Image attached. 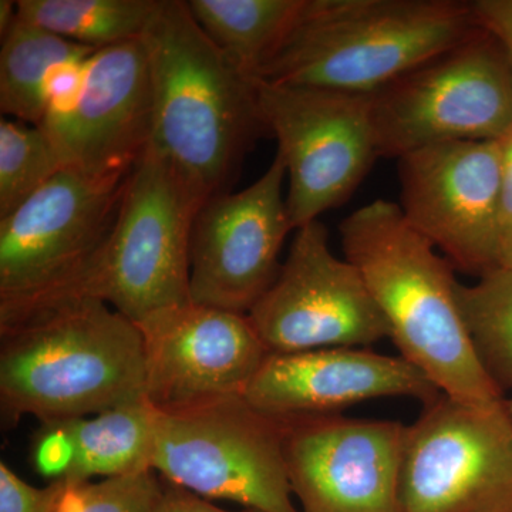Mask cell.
<instances>
[{"instance_id":"f546056e","label":"cell","mask_w":512,"mask_h":512,"mask_svg":"<svg viewBox=\"0 0 512 512\" xmlns=\"http://www.w3.org/2000/svg\"><path fill=\"white\" fill-rule=\"evenodd\" d=\"M16 20H18V6H16V2L2 0L0 2V33H2V37L8 35Z\"/></svg>"},{"instance_id":"52a82bcc","label":"cell","mask_w":512,"mask_h":512,"mask_svg":"<svg viewBox=\"0 0 512 512\" xmlns=\"http://www.w3.org/2000/svg\"><path fill=\"white\" fill-rule=\"evenodd\" d=\"M370 99L379 157L399 160L437 144L504 140L512 133V66L483 29Z\"/></svg>"},{"instance_id":"6da1fadb","label":"cell","mask_w":512,"mask_h":512,"mask_svg":"<svg viewBox=\"0 0 512 512\" xmlns=\"http://www.w3.org/2000/svg\"><path fill=\"white\" fill-rule=\"evenodd\" d=\"M143 339L133 320L94 298L45 303L0 322V416L55 423L143 399Z\"/></svg>"},{"instance_id":"8992f818","label":"cell","mask_w":512,"mask_h":512,"mask_svg":"<svg viewBox=\"0 0 512 512\" xmlns=\"http://www.w3.org/2000/svg\"><path fill=\"white\" fill-rule=\"evenodd\" d=\"M154 436L153 471L168 483L247 510L301 512L286 471L284 420L242 394L156 409Z\"/></svg>"},{"instance_id":"7c38bea8","label":"cell","mask_w":512,"mask_h":512,"mask_svg":"<svg viewBox=\"0 0 512 512\" xmlns=\"http://www.w3.org/2000/svg\"><path fill=\"white\" fill-rule=\"evenodd\" d=\"M503 154L504 140L453 141L399 158L404 218L468 274L500 264Z\"/></svg>"},{"instance_id":"cb8c5ba5","label":"cell","mask_w":512,"mask_h":512,"mask_svg":"<svg viewBox=\"0 0 512 512\" xmlns=\"http://www.w3.org/2000/svg\"><path fill=\"white\" fill-rule=\"evenodd\" d=\"M160 491L156 471L69 483L55 512H154Z\"/></svg>"},{"instance_id":"484cf974","label":"cell","mask_w":512,"mask_h":512,"mask_svg":"<svg viewBox=\"0 0 512 512\" xmlns=\"http://www.w3.org/2000/svg\"><path fill=\"white\" fill-rule=\"evenodd\" d=\"M72 441L59 423L42 424L32 444V461L37 473L53 480L66 476L72 466Z\"/></svg>"},{"instance_id":"d6986e66","label":"cell","mask_w":512,"mask_h":512,"mask_svg":"<svg viewBox=\"0 0 512 512\" xmlns=\"http://www.w3.org/2000/svg\"><path fill=\"white\" fill-rule=\"evenodd\" d=\"M94 52L18 18L2 37L0 110L13 120L39 126L47 110V84L55 69L89 59Z\"/></svg>"},{"instance_id":"4fadbf2b","label":"cell","mask_w":512,"mask_h":512,"mask_svg":"<svg viewBox=\"0 0 512 512\" xmlns=\"http://www.w3.org/2000/svg\"><path fill=\"white\" fill-rule=\"evenodd\" d=\"M284 420L286 471L301 512H404L407 426L343 414Z\"/></svg>"},{"instance_id":"d4e9b609","label":"cell","mask_w":512,"mask_h":512,"mask_svg":"<svg viewBox=\"0 0 512 512\" xmlns=\"http://www.w3.org/2000/svg\"><path fill=\"white\" fill-rule=\"evenodd\" d=\"M69 483L63 478L46 487L26 483L6 463H0V512H55Z\"/></svg>"},{"instance_id":"2e32d148","label":"cell","mask_w":512,"mask_h":512,"mask_svg":"<svg viewBox=\"0 0 512 512\" xmlns=\"http://www.w3.org/2000/svg\"><path fill=\"white\" fill-rule=\"evenodd\" d=\"M39 127L64 168L94 175L130 173L153 133V94L143 39L94 52L79 97L69 109L45 114Z\"/></svg>"},{"instance_id":"7402d4cb","label":"cell","mask_w":512,"mask_h":512,"mask_svg":"<svg viewBox=\"0 0 512 512\" xmlns=\"http://www.w3.org/2000/svg\"><path fill=\"white\" fill-rule=\"evenodd\" d=\"M458 303L478 362L501 393L512 390V266H495L476 284H460Z\"/></svg>"},{"instance_id":"8fae6325","label":"cell","mask_w":512,"mask_h":512,"mask_svg":"<svg viewBox=\"0 0 512 512\" xmlns=\"http://www.w3.org/2000/svg\"><path fill=\"white\" fill-rule=\"evenodd\" d=\"M268 352L367 348L390 329L355 265L333 254L319 220L295 229L274 284L248 313Z\"/></svg>"},{"instance_id":"7a4b0ae2","label":"cell","mask_w":512,"mask_h":512,"mask_svg":"<svg viewBox=\"0 0 512 512\" xmlns=\"http://www.w3.org/2000/svg\"><path fill=\"white\" fill-rule=\"evenodd\" d=\"M345 258L356 266L383 313L400 355L460 402L504 399L468 339L454 266L404 218L399 204L376 200L340 224Z\"/></svg>"},{"instance_id":"277c9868","label":"cell","mask_w":512,"mask_h":512,"mask_svg":"<svg viewBox=\"0 0 512 512\" xmlns=\"http://www.w3.org/2000/svg\"><path fill=\"white\" fill-rule=\"evenodd\" d=\"M480 29L460 0H303L256 80L373 94Z\"/></svg>"},{"instance_id":"ba28073f","label":"cell","mask_w":512,"mask_h":512,"mask_svg":"<svg viewBox=\"0 0 512 512\" xmlns=\"http://www.w3.org/2000/svg\"><path fill=\"white\" fill-rule=\"evenodd\" d=\"M130 173L63 168L0 218V322L52 298L106 241Z\"/></svg>"},{"instance_id":"4dcf8cb0","label":"cell","mask_w":512,"mask_h":512,"mask_svg":"<svg viewBox=\"0 0 512 512\" xmlns=\"http://www.w3.org/2000/svg\"><path fill=\"white\" fill-rule=\"evenodd\" d=\"M504 266H512V244L505 249L504 254L501 255L500 264Z\"/></svg>"},{"instance_id":"9c48e42d","label":"cell","mask_w":512,"mask_h":512,"mask_svg":"<svg viewBox=\"0 0 512 512\" xmlns=\"http://www.w3.org/2000/svg\"><path fill=\"white\" fill-rule=\"evenodd\" d=\"M258 110L285 163L295 229L348 201L379 158L370 94L258 80Z\"/></svg>"},{"instance_id":"5b68a950","label":"cell","mask_w":512,"mask_h":512,"mask_svg":"<svg viewBox=\"0 0 512 512\" xmlns=\"http://www.w3.org/2000/svg\"><path fill=\"white\" fill-rule=\"evenodd\" d=\"M207 200L170 160L148 146L128 174L106 241L69 284L33 308L60 299L94 298L137 323L190 301L192 227Z\"/></svg>"},{"instance_id":"44dd1931","label":"cell","mask_w":512,"mask_h":512,"mask_svg":"<svg viewBox=\"0 0 512 512\" xmlns=\"http://www.w3.org/2000/svg\"><path fill=\"white\" fill-rule=\"evenodd\" d=\"M18 18L100 50L143 36L158 0H19Z\"/></svg>"},{"instance_id":"4316f807","label":"cell","mask_w":512,"mask_h":512,"mask_svg":"<svg viewBox=\"0 0 512 512\" xmlns=\"http://www.w3.org/2000/svg\"><path fill=\"white\" fill-rule=\"evenodd\" d=\"M471 9L477 25L500 43L512 66V0H476Z\"/></svg>"},{"instance_id":"5bb4252c","label":"cell","mask_w":512,"mask_h":512,"mask_svg":"<svg viewBox=\"0 0 512 512\" xmlns=\"http://www.w3.org/2000/svg\"><path fill=\"white\" fill-rule=\"evenodd\" d=\"M286 167L276 154L254 184L208 198L191 235L190 299L248 315L274 284L289 232Z\"/></svg>"},{"instance_id":"e0dca14e","label":"cell","mask_w":512,"mask_h":512,"mask_svg":"<svg viewBox=\"0 0 512 512\" xmlns=\"http://www.w3.org/2000/svg\"><path fill=\"white\" fill-rule=\"evenodd\" d=\"M439 389L402 356L365 348L269 352L242 396L279 419L339 414L384 397H410L427 404Z\"/></svg>"},{"instance_id":"30bf717a","label":"cell","mask_w":512,"mask_h":512,"mask_svg":"<svg viewBox=\"0 0 512 512\" xmlns=\"http://www.w3.org/2000/svg\"><path fill=\"white\" fill-rule=\"evenodd\" d=\"M404 512H512V417L505 399L440 394L407 426Z\"/></svg>"},{"instance_id":"603a6c76","label":"cell","mask_w":512,"mask_h":512,"mask_svg":"<svg viewBox=\"0 0 512 512\" xmlns=\"http://www.w3.org/2000/svg\"><path fill=\"white\" fill-rule=\"evenodd\" d=\"M64 165L52 141L39 126L0 121V218L29 200Z\"/></svg>"},{"instance_id":"3957f363","label":"cell","mask_w":512,"mask_h":512,"mask_svg":"<svg viewBox=\"0 0 512 512\" xmlns=\"http://www.w3.org/2000/svg\"><path fill=\"white\" fill-rule=\"evenodd\" d=\"M156 148L205 198L225 192L255 131L258 80L215 45L183 0H158L144 30Z\"/></svg>"},{"instance_id":"ffe728a7","label":"cell","mask_w":512,"mask_h":512,"mask_svg":"<svg viewBox=\"0 0 512 512\" xmlns=\"http://www.w3.org/2000/svg\"><path fill=\"white\" fill-rule=\"evenodd\" d=\"M192 16L248 76H258L288 35L303 0H190Z\"/></svg>"},{"instance_id":"83f0119b","label":"cell","mask_w":512,"mask_h":512,"mask_svg":"<svg viewBox=\"0 0 512 512\" xmlns=\"http://www.w3.org/2000/svg\"><path fill=\"white\" fill-rule=\"evenodd\" d=\"M161 478V477H160ZM154 512H232L222 510L217 505L211 504L210 500L200 497L187 488L180 485L168 483L161 478V491L158 497L156 511ZM241 512H258L245 510Z\"/></svg>"},{"instance_id":"f1b7e54d","label":"cell","mask_w":512,"mask_h":512,"mask_svg":"<svg viewBox=\"0 0 512 512\" xmlns=\"http://www.w3.org/2000/svg\"><path fill=\"white\" fill-rule=\"evenodd\" d=\"M498 232H500L501 255H503L505 249L512 244V133L504 138Z\"/></svg>"},{"instance_id":"9a60e30c","label":"cell","mask_w":512,"mask_h":512,"mask_svg":"<svg viewBox=\"0 0 512 512\" xmlns=\"http://www.w3.org/2000/svg\"><path fill=\"white\" fill-rule=\"evenodd\" d=\"M136 325L146 362L144 396L158 410L244 394L269 353L248 315L191 299Z\"/></svg>"},{"instance_id":"1f68e13d","label":"cell","mask_w":512,"mask_h":512,"mask_svg":"<svg viewBox=\"0 0 512 512\" xmlns=\"http://www.w3.org/2000/svg\"><path fill=\"white\" fill-rule=\"evenodd\" d=\"M505 403H507L508 413H510V416L512 417V399H505Z\"/></svg>"},{"instance_id":"ac0fdd59","label":"cell","mask_w":512,"mask_h":512,"mask_svg":"<svg viewBox=\"0 0 512 512\" xmlns=\"http://www.w3.org/2000/svg\"><path fill=\"white\" fill-rule=\"evenodd\" d=\"M154 416L146 397L94 417L55 421L72 441V466L63 480L86 483L93 477L113 478L153 471Z\"/></svg>"}]
</instances>
